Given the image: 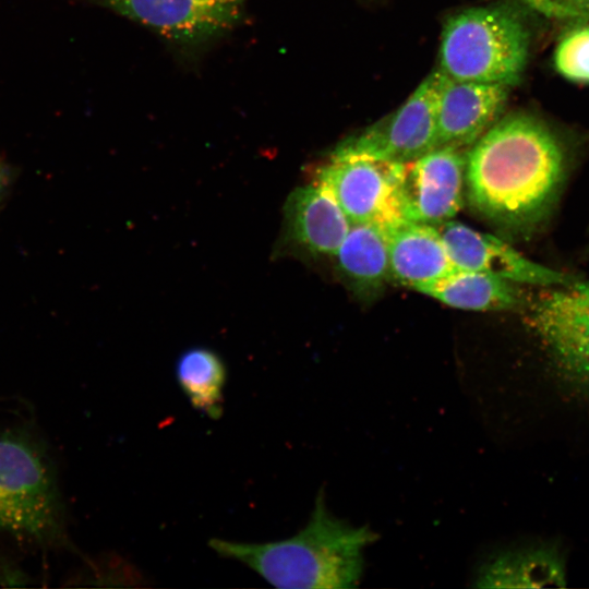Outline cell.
I'll list each match as a JSON object with an SVG mask.
<instances>
[{"mask_svg": "<svg viewBox=\"0 0 589 589\" xmlns=\"http://www.w3.org/2000/svg\"><path fill=\"white\" fill-rule=\"evenodd\" d=\"M565 137L530 112L498 118L468 149L465 195L481 217L514 233L540 227L570 168Z\"/></svg>", "mask_w": 589, "mask_h": 589, "instance_id": "obj_1", "label": "cell"}, {"mask_svg": "<svg viewBox=\"0 0 589 589\" xmlns=\"http://www.w3.org/2000/svg\"><path fill=\"white\" fill-rule=\"evenodd\" d=\"M375 539L369 527L332 514L320 492L306 525L288 539L262 543L211 539L209 546L277 588L348 589L359 585L364 551Z\"/></svg>", "mask_w": 589, "mask_h": 589, "instance_id": "obj_2", "label": "cell"}, {"mask_svg": "<svg viewBox=\"0 0 589 589\" xmlns=\"http://www.w3.org/2000/svg\"><path fill=\"white\" fill-rule=\"evenodd\" d=\"M530 48L531 29L519 11L473 7L445 22L437 69L453 80L512 87L525 72Z\"/></svg>", "mask_w": 589, "mask_h": 589, "instance_id": "obj_3", "label": "cell"}, {"mask_svg": "<svg viewBox=\"0 0 589 589\" xmlns=\"http://www.w3.org/2000/svg\"><path fill=\"white\" fill-rule=\"evenodd\" d=\"M0 532L49 546L68 542L52 461L39 441L17 429L0 432Z\"/></svg>", "mask_w": 589, "mask_h": 589, "instance_id": "obj_4", "label": "cell"}, {"mask_svg": "<svg viewBox=\"0 0 589 589\" xmlns=\"http://www.w3.org/2000/svg\"><path fill=\"white\" fill-rule=\"evenodd\" d=\"M527 322L560 378L589 394V281L543 287L528 303Z\"/></svg>", "mask_w": 589, "mask_h": 589, "instance_id": "obj_5", "label": "cell"}, {"mask_svg": "<svg viewBox=\"0 0 589 589\" xmlns=\"http://www.w3.org/2000/svg\"><path fill=\"white\" fill-rule=\"evenodd\" d=\"M136 22L185 57L196 56L243 19L249 0H85Z\"/></svg>", "mask_w": 589, "mask_h": 589, "instance_id": "obj_6", "label": "cell"}, {"mask_svg": "<svg viewBox=\"0 0 589 589\" xmlns=\"http://www.w3.org/2000/svg\"><path fill=\"white\" fill-rule=\"evenodd\" d=\"M442 80V71L434 69L399 108L344 139L329 157L362 156L406 164L435 148Z\"/></svg>", "mask_w": 589, "mask_h": 589, "instance_id": "obj_7", "label": "cell"}, {"mask_svg": "<svg viewBox=\"0 0 589 589\" xmlns=\"http://www.w3.org/2000/svg\"><path fill=\"white\" fill-rule=\"evenodd\" d=\"M401 166L362 156L329 157L317 168L315 181L330 190L351 224L387 229L407 220L399 193Z\"/></svg>", "mask_w": 589, "mask_h": 589, "instance_id": "obj_8", "label": "cell"}, {"mask_svg": "<svg viewBox=\"0 0 589 589\" xmlns=\"http://www.w3.org/2000/svg\"><path fill=\"white\" fill-rule=\"evenodd\" d=\"M468 149L437 146L402 164L399 193L407 220L436 226L456 216L464 203Z\"/></svg>", "mask_w": 589, "mask_h": 589, "instance_id": "obj_9", "label": "cell"}, {"mask_svg": "<svg viewBox=\"0 0 589 589\" xmlns=\"http://www.w3.org/2000/svg\"><path fill=\"white\" fill-rule=\"evenodd\" d=\"M456 268L494 275L518 285L565 286L577 278L538 264L500 238L455 220L435 226Z\"/></svg>", "mask_w": 589, "mask_h": 589, "instance_id": "obj_10", "label": "cell"}, {"mask_svg": "<svg viewBox=\"0 0 589 589\" xmlns=\"http://www.w3.org/2000/svg\"><path fill=\"white\" fill-rule=\"evenodd\" d=\"M510 88L457 81L443 73L436 111L437 146L470 147L501 117Z\"/></svg>", "mask_w": 589, "mask_h": 589, "instance_id": "obj_11", "label": "cell"}, {"mask_svg": "<svg viewBox=\"0 0 589 589\" xmlns=\"http://www.w3.org/2000/svg\"><path fill=\"white\" fill-rule=\"evenodd\" d=\"M284 218L286 240L312 255L334 257L351 226L330 190L315 180L290 193Z\"/></svg>", "mask_w": 589, "mask_h": 589, "instance_id": "obj_12", "label": "cell"}, {"mask_svg": "<svg viewBox=\"0 0 589 589\" xmlns=\"http://www.w3.org/2000/svg\"><path fill=\"white\" fill-rule=\"evenodd\" d=\"M386 230L390 281L417 291L456 269L435 226L404 220Z\"/></svg>", "mask_w": 589, "mask_h": 589, "instance_id": "obj_13", "label": "cell"}, {"mask_svg": "<svg viewBox=\"0 0 589 589\" xmlns=\"http://www.w3.org/2000/svg\"><path fill=\"white\" fill-rule=\"evenodd\" d=\"M566 585L560 553L550 546H528L498 552L478 569L476 588H549Z\"/></svg>", "mask_w": 589, "mask_h": 589, "instance_id": "obj_14", "label": "cell"}, {"mask_svg": "<svg viewBox=\"0 0 589 589\" xmlns=\"http://www.w3.org/2000/svg\"><path fill=\"white\" fill-rule=\"evenodd\" d=\"M334 257L340 275L360 297L374 298L390 281L387 230L380 225L352 223Z\"/></svg>", "mask_w": 589, "mask_h": 589, "instance_id": "obj_15", "label": "cell"}, {"mask_svg": "<svg viewBox=\"0 0 589 589\" xmlns=\"http://www.w3.org/2000/svg\"><path fill=\"white\" fill-rule=\"evenodd\" d=\"M418 292L448 306L469 311H505L526 305L520 286L482 272L456 268Z\"/></svg>", "mask_w": 589, "mask_h": 589, "instance_id": "obj_16", "label": "cell"}, {"mask_svg": "<svg viewBox=\"0 0 589 589\" xmlns=\"http://www.w3.org/2000/svg\"><path fill=\"white\" fill-rule=\"evenodd\" d=\"M176 377L193 408L211 419L220 418L227 370L215 351L204 347L185 350L177 360Z\"/></svg>", "mask_w": 589, "mask_h": 589, "instance_id": "obj_17", "label": "cell"}, {"mask_svg": "<svg viewBox=\"0 0 589 589\" xmlns=\"http://www.w3.org/2000/svg\"><path fill=\"white\" fill-rule=\"evenodd\" d=\"M553 67L569 82L589 84V21L567 26L555 46Z\"/></svg>", "mask_w": 589, "mask_h": 589, "instance_id": "obj_18", "label": "cell"}, {"mask_svg": "<svg viewBox=\"0 0 589 589\" xmlns=\"http://www.w3.org/2000/svg\"><path fill=\"white\" fill-rule=\"evenodd\" d=\"M558 19L573 23L589 21V0H549Z\"/></svg>", "mask_w": 589, "mask_h": 589, "instance_id": "obj_19", "label": "cell"}, {"mask_svg": "<svg viewBox=\"0 0 589 589\" xmlns=\"http://www.w3.org/2000/svg\"><path fill=\"white\" fill-rule=\"evenodd\" d=\"M0 584L3 586H25L27 575L11 564L0 563Z\"/></svg>", "mask_w": 589, "mask_h": 589, "instance_id": "obj_20", "label": "cell"}, {"mask_svg": "<svg viewBox=\"0 0 589 589\" xmlns=\"http://www.w3.org/2000/svg\"><path fill=\"white\" fill-rule=\"evenodd\" d=\"M0 181H1V177H0Z\"/></svg>", "mask_w": 589, "mask_h": 589, "instance_id": "obj_21", "label": "cell"}]
</instances>
